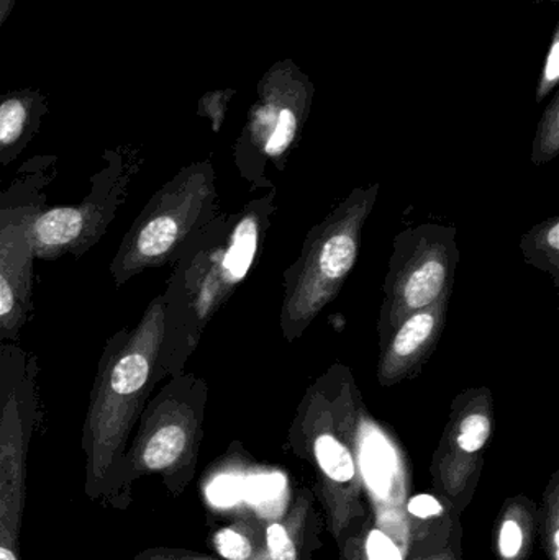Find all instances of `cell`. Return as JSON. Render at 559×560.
<instances>
[{
  "mask_svg": "<svg viewBox=\"0 0 559 560\" xmlns=\"http://www.w3.org/2000/svg\"><path fill=\"white\" fill-rule=\"evenodd\" d=\"M196 434V385L176 375L148 400L125 453L121 489L128 502L135 482L147 476L163 477L167 490L179 493L193 466Z\"/></svg>",
  "mask_w": 559,
  "mask_h": 560,
  "instance_id": "cell-5",
  "label": "cell"
},
{
  "mask_svg": "<svg viewBox=\"0 0 559 560\" xmlns=\"http://www.w3.org/2000/svg\"><path fill=\"white\" fill-rule=\"evenodd\" d=\"M548 243H550L551 248H559V225H555L554 229L550 230V235H548Z\"/></svg>",
  "mask_w": 559,
  "mask_h": 560,
  "instance_id": "cell-24",
  "label": "cell"
},
{
  "mask_svg": "<svg viewBox=\"0 0 559 560\" xmlns=\"http://www.w3.org/2000/svg\"><path fill=\"white\" fill-rule=\"evenodd\" d=\"M559 81V23L555 26L554 36H551L550 48H548L547 58H545L544 69H541L540 81L537 88V101L541 102L555 88Z\"/></svg>",
  "mask_w": 559,
  "mask_h": 560,
  "instance_id": "cell-15",
  "label": "cell"
},
{
  "mask_svg": "<svg viewBox=\"0 0 559 560\" xmlns=\"http://www.w3.org/2000/svg\"><path fill=\"white\" fill-rule=\"evenodd\" d=\"M409 512L417 518L442 515L443 506L432 495H417L409 502Z\"/></svg>",
  "mask_w": 559,
  "mask_h": 560,
  "instance_id": "cell-22",
  "label": "cell"
},
{
  "mask_svg": "<svg viewBox=\"0 0 559 560\" xmlns=\"http://www.w3.org/2000/svg\"><path fill=\"white\" fill-rule=\"evenodd\" d=\"M16 0H0V26L3 25L10 13H12L13 7H15Z\"/></svg>",
  "mask_w": 559,
  "mask_h": 560,
  "instance_id": "cell-23",
  "label": "cell"
},
{
  "mask_svg": "<svg viewBox=\"0 0 559 560\" xmlns=\"http://www.w3.org/2000/svg\"><path fill=\"white\" fill-rule=\"evenodd\" d=\"M48 114V102L38 89L0 94V166H9L26 150Z\"/></svg>",
  "mask_w": 559,
  "mask_h": 560,
  "instance_id": "cell-7",
  "label": "cell"
},
{
  "mask_svg": "<svg viewBox=\"0 0 559 560\" xmlns=\"http://www.w3.org/2000/svg\"><path fill=\"white\" fill-rule=\"evenodd\" d=\"M491 434V421L481 413L469 415L459 427L458 446L465 453L482 450Z\"/></svg>",
  "mask_w": 559,
  "mask_h": 560,
  "instance_id": "cell-13",
  "label": "cell"
},
{
  "mask_svg": "<svg viewBox=\"0 0 559 560\" xmlns=\"http://www.w3.org/2000/svg\"><path fill=\"white\" fill-rule=\"evenodd\" d=\"M443 282H445V268L442 262L429 261L420 266L410 279L407 280L406 302L410 308H422L430 305L433 300L442 292Z\"/></svg>",
  "mask_w": 559,
  "mask_h": 560,
  "instance_id": "cell-9",
  "label": "cell"
},
{
  "mask_svg": "<svg viewBox=\"0 0 559 560\" xmlns=\"http://www.w3.org/2000/svg\"><path fill=\"white\" fill-rule=\"evenodd\" d=\"M203 202L199 174L184 171L161 187L138 213L108 265L117 287L180 255Z\"/></svg>",
  "mask_w": 559,
  "mask_h": 560,
  "instance_id": "cell-6",
  "label": "cell"
},
{
  "mask_svg": "<svg viewBox=\"0 0 559 560\" xmlns=\"http://www.w3.org/2000/svg\"><path fill=\"white\" fill-rule=\"evenodd\" d=\"M366 555L368 560H403L399 548L380 529H374L368 536Z\"/></svg>",
  "mask_w": 559,
  "mask_h": 560,
  "instance_id": "cell-18",
  "label": "cell"
},
{
  "mask_svg": "<svg viewBox=\"0 0 559 560\" xmlns=\"http://www.w3.org/2000/svg\"><path fill=\"white\" fill-rule=\"evenodd\" d=\"M38 361L19 342H0V542L20 546L28 499V454L42 421Z\"/></svg>",
  "mask_w": 559,
  "mask_h": 560,
  "instance_id": "cell-3",
  "label": "cell"
},
{
  "mask_svg": "<svg viewBox=\"0 0 559 560\" xmlns=\"http://www.w3.org/2000/svg\"><path fill=\"white\" fill-rule=\"evenodd\" d=\"M58 176V158L33 156L0 190V342H19L33 316L35 253L28 225L48 209V189Z\"/></svg>",
  "mask_w": 559,
  "mask_h": 560,
  "instance_id": "cell-2",
  "label": "cell"
},
{
  "mask_svg": "<svg viewBox=\"0 0 559 560\" xmlns=\"http://www.w3.org/2000/svg\"><path fill=\"white\" fill-rule=\"evenodd\" d=\"M315 457L321 469L335 482H350L354 476V463L350 451L334 436L317 438Z\"/></svg>",
  "mask_w": 559,
  "mask_h": 560,
  "instance_id": "cell-10",
  "label": "cell"
},
{
  "mask_svg": "<svg viewBox=\"0 0 559 560\" xmlns=\"http://www.w3.org/2000/svg\"><path fill=\"white\" fill-rule=\"evenodd\" d=\"M537 2H545V0H537ZM547 2H559V0H547Z\"/></svg>",
  "mask_w": 559,
  "mask_h": 560,
  "instance_id": "cell-25",
  "label": "cell"
},
{
  "mask_svg": "<svg viewBox=\"0 0 559 560\" xmlns=\"http://www.w3.org/2000/svg\"><path fill=\"white\" fill-rule=\"evenodd\" d=\"M102 163L101 170L91 176L84 199L45 209L30 222L35 259H79L104 238L143 167L144 158L133 144H120L105 150Z\"/></svg>",
  "mask_w": 559,
  "mask_h": 560,
  "instance_id": "cell-4",
  "label": "cell"
},
{
  "mask_svg": "<svg viewBox=\"0 0 559 560\" xmlns=\"http://www.w3.org/2000/svg\"><path fill=\"white\" fill-rule=\"evenodd\" d=\"M233 95H235V91H233V89H226V91L207 92V94L200 98L199 114L212 120L213 130L219 131L223 115H225L226 104H229Z\"/></svg>",
  "mask_w": 559,
  "mask_h": 560,
  "instance_id": "cell-16",
  "label": "cell"
},
{
  "mask_svg": "<svg viewBox=\"0 0 559 560\" xmlns=\"http://www.w3.org/2000/svg\"><path fill=\"white\" fill-rule=\"evenodd\" d=\"M163 336L164 300L158 295L133 328L118 329L102 349L82 424L81 450L85 497L105 509H130L121 489L125 453L154 385L166 375L161 361Z\"/></svg>",
  "mask_w": 559,
  "mask_h": 560,
  "instance_id": "cell-1",
  "label": "cell"
},
{
  "mask_svg": "<svg viewBox=\"0 0 559 560\" xmlns=\"http://www.w3.org/2000/svg\"><path fill=\"white\" fill-rule=\"evenodd\" d=\"M559 140V94L555 95L541 121L540 141L545 151H555Z\"/></svg>",
  "mask_w": 559,
  "mask_h": 560,
  "instance_id": "cell-19",
  "label": "cell"
},
{
  "mask_svg": "<svg viewBox=\"0 0 559 560\" xmlns=\"http://www.w3.org/2000/svg\"><path fill=\"white\" fill-rule=\"evenodd\" d=\"M524 535L515 522H505L499 535V549L505 559H514L521 552Z\"/></svg>",
  "mask_w": 559,
  "mask_h": 560,
  "instance_id": "cell-21",
  "label": "cell"
},
{
  "mask_svg": "<svg viewBox=\"0 0 559 560\" xmlns=\"http://www.w3.org/2000/svg\"><path fill=\"white\" fill-rule=\"evenodd\" d=\"M357 259V243L350 235H337L325 243L321 253L322 275L337 280L347 276Z\"/></svg>",
  "mask_w": 559,
  "mask_h": 560,
  "instance_id": "cell-11",
  "label": "cell"
},
{
  "mask_svg": "<svg viewBox=\"0 0 559 560\" xmlns=\"http://www.w3.org/2000/svg\"><path fill=\"white\" fill-rule=\"evenodd\" d=\"M433 326H435V318L430 313H419V315L412 316L394 339L396 354L400 358L414 354L432 335Z\"/></svg>",
  "mask_w": 559,
  "mask_h": 560,
  "instance_id": "cell-12",
  "label": "cell"
},
{
  "mask_svg": "<svg viewBox=\"0 0 559 560\" xmlns=\"http://www.w3.org/2000/svg\"><path fill=\"white\" fill-rule=\"evenodd\" d=\"M217 552L226 560H246L252 556L248 538L232 528H223L213 536Z\"/></svg>",
  "mask_w": 559,
  "mask_h": 560,
  "instance_id": "cell-14",
  "label": "cell"
},
{
  "mask_svg": "<svg viewBox=\"0 0 559 560\" xmlns=\"http://www.w3.org/2000/svg\"><path fill=\"white\" fill-rule=\"evenodd\" d=\"M207 497L213 505L229 506L242 499V490L236 480L223 477V479H217L216 482L210 483Z\"/></svg>",
  "mask_w": 559,
  "mask_h": 560,
  "instance_id": "cell-20",
  "label": "cell"
},
{
  "mask_svg": "<svg viewBox=\"0 0 559 560\" xmlns=\"http://www.w3.org/2000/svg\"><path fill=\"white\" fill-rule=\"evenodd\" d=\"M256 246H258V226L255 219L248 217L236 226L232 245L222 259V271L229 280L235 282L248 275L255 259Z\"/></svg>",
  "mask_w": 559,
  "mask_h": 560,
  "instance_id": "cell-8",
  "label": "cell"
},
{
  "mask_svg": "<svg viewBox=\"0 0 559 560\" xmlns=\"http://www.w3.org/2000/svg\"><path fill=\"white\" fill-rule=\"evenodd\" d=\"M266 539H268L269 555L272 560H298L294 542L289 538L284 526L278 523L269 526Z\"/></svg>",
  "mask_w": 559,
  "mask_h": 560,
  "instance_id": "cell-17",
  "label": "cell"
}]
</instances>
